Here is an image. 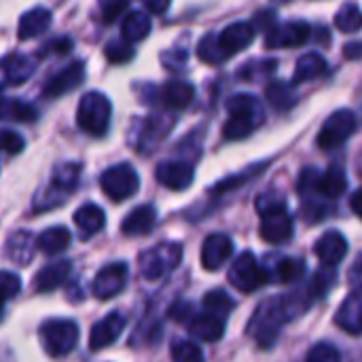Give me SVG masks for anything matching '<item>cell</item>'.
Masks as SVG:
<instances>
[{
    "label": "cell",
    "instance_id": "obj_1",
    "mask_svg": "<svg viewBox=\"0 0 362 362\" xmlns=\"http://www.w3.org/2000/svg\"><path fill=\"white\" fill-rule=\"evenodd\" d=\"M308 299H303L301 295H286L280 299H267L263 301L250 325H248V335L261 344L263 348H272V344L278 339L280 335V327L288 320H293L297 314H301L308 308Z\"/></svg>",
    "mask_w": 362,
    "mask_h": 362
},
{
    "label": "cell",
    "instance_id": "obj_2",
    "mask_svg": "<svg viewBox=\"0 0 362 362\" xmlns=\"http://www.w3.org/2000/svg\"><path fill=\"white\" fill-rule=\"evenodd\" d=\"M257 212L261 216V238L269 244H284L293 238V218L282 195L269 191L257 197Z\"/></svg>",
    "mask_w": 362,
    "mask_h": 362
},
{
    "label": "cell",
    "instance_id": "obj_3",
    "mask_svg": "<svg viewBox=\"0 0 362 362\" xmlns=\"http://www.w3.org/2000/svg\"><path fill=\"white\" fill-rule=\"evenodd\" d=\"M227 110H229V121L223 127V136L227 140H242L263 123V108L255 95L248 93L233 95L227 102Z\"/></svg>",
    "mask_w": 362,
    "mask_h": 362
},
{
    "label": "cell",
    "instance_id": "obj_4",
    "mask_svg": "<svg viewBox=\"0 0 362 362\" xmlns=\"http://www.w3.org/2000/svg\"><path fill=\"white\" fill-rule=\"evenodd\" d=\"M76 123L83 132L91 136H104L110 123V102L104 93L91 91L85 93L78 102Z\"/></svg>",
    "mask_w": 362,
    "mask_h": 362
},
{
    "label": "cell",
    "instance_id": "obj_5",
    "mask_svg": "<svg viewBox=\"0 0 362 362\" xmlns=\"http://www.w3.org/2000/svg\"><path fill=\"white\" fill-rule=\"evenodd\" d=\"M182 261V246L178 242H163L140 255V274L146 280H159L178 267Z\"/></svg>",
    "mask_w": 362,
    "mask_h": 362
},
{
    "label": "cell",
    "instance_id": "obj_6",
    "mask_svg": "<svg viewBox=\"0 0 362 362\" xmlns=\"http://www.w3.org/2000/svg\"><path fill=\"white\" fill-rule=\"evenodd\" d=\"M40 339H42V348L49 356L53 358H62L68 356L78 341V327L72 320H64V318H55V320H47L40 327Z\"/></svg>",
    "mask_w": 362,
    "mask_h": 362
},
{
    "label": "cell",
    "instance_id": "obj_7",
    "mask_svg": "<svg viewBox=\"0 0 362 362\" xmlns=\"http://www.w3.org/2000/svg\"><path fill=\"white\" fill-rule=\"evenodd\" d=\"M100 187H102L104 195L110 197L112 202H125L138 193L140 178L129 163H119V165L108 168L100 176Z\"/></svg>",
    "mask_w": 362,
    "mask_h": 362
},
{
    "label": "cell",
    "instance_id": "obj_8",
    "mask_svg": "<svg viewBox=\"0 0 362 362\" xmlns=\"http://www.w3.org/2000/svg\"><path fill=\"white\" fill-rule=\"evenodd\" d=\"M356 127H358V121H356V115L352 110H348V108L346 110H337L320 127L318 146L325 148V151L337 148L356 132Z\"/></svg>",
    "mask_w": 362,
    "mask_h": 362
},
{
    "label": "cell",
    "instance_id": "obj_9",
    "mask_svg": "<svg viewBox=\"0 0 362 362\" xmlns=\"http://www.w3.org/2000/svg\"><path fill=\"white\" fill-rule=\"evenodd\" d=\"M229 282L240 293H255L267 282V274L259 267L252 252H244L233 263V267L229 272Z\"/></svg>",
    "mask_w": 362,
    "mask_h": 362
},
{
    "label": "cell",
    "instance_id": "obj_10",
    "mask_svg": "<svg viewBox=\"0 0 362 362\" xmlns=\"http://www.w3.org/2000/svg\"><path fill=\"white\" fill-rule=\"evenodd\" d=\"M127 284V265L125 263H110L106 267H102L91 284L93 295L100 301H108L112 297H117Z\"/></svg>",
    "mask_w": 362,
    "mask_h": 362
},
{
    "label": "cell",
    "instance_id": "obj_11",
    "mask_svg": "<svg viewBox=\"0 0 362 362\" xmlns=\"http://www.w3.org/2000/svg\"><path fill=\"white\" fill-rule=\"evenodd\" d=\"M255 40V28L246 21H235L231 25H227L221 36H216V49L221 53L223 59L240 53L242 49H246L250 42Z\"/></svg>",
    "mask_w": 362,
    "mask_h": 362
},
{
    "label": "cell",
    "instance_id": "obj_12",
    "mask_svg": "<svg viewBox=\"0 0 362 362\" xmlns=\"http://www.w3.org/2000/svg\"><path fill=\"white\" fill-rule=\"evenodd\" d=\"M312 36V28L305 21H288L282 25H274L267 32L265 45L269 49H282V47H299L308 42Z\"/></svg>",
    "mask_w": 362,
    "mask_h": 362
},
{
    "label": "cell",
    "instance_id": "obj_13",
    "mask_svg": "<svg viewBox=\"0 0 362 362\" xmlns=\"http://www.w3.org/2000/svg\"><path fill=\"white\" fill-rule=\"evenodd\" d=\"M123 329H125V316L121 312L108 314L106 318H102L91 329V333H89V348L93 352H98V350H104V348L112 346L121 337Z\"/></svg>",
    "mask_w": 362,
    "mask_h": 362
},
{
    "label": "cell",
    "instance_id": "obj_14",
    "mask_svg": "<svg viewBox=\"0 0 362 362\" xmlns=\"http://www.w3.org/2000/svg\"><path fill=\"white\" fill-rule=\"evenodd\" d=\"M195 170L185 161H163L157 168V180L170 191H185L193 185Z\"/></svg>",
    "mask_w": 362,
    "mask_h": 362
},
{
    "label": "cell",
    "instance_id": "obj_15",
    "mask_svg": "<svg viewBox=\"0 0 362 362\" xmlns=\"http://www.w3.org/2000/svg\"><path fill=\"white\" fill-rule=\"evenodd\" d=\"M233 252V244L231 238H227L225 233H214L210 238H206L204 246H202V265L208 272H216L221 269L229 257Z\"/></svg>",
    "mask_w": 362,
    "mask_h": 362
},
{
    "label": "cell",
    "instance_id": "obj_16",
    "mask_svg": "<svg viewBox=\"0 0 362 362\" xmlns=\"http://www.w3.org/2000/svg\"><path fill=\"white\" fill-rule=\"evenodd\" d=\"M314 252H316V257L320 259L322 265L335 267V265L341 263L344 257L348 255V242H346V238H344L339 231H329V233H325V235L316 242Z\"/></svg>",
    "mask_w": 362,
    "mask_h": 362
},
{
    "label": "cell",
    "instance_id": "obj_17",
    "mask_svg": "<svg viewBox=\"0 0 362 362\" xmlns=\"http://www.w3.org/2000/svg\"><path fill=\"white\" fill-rule=\"evenodd\" d=\"M85 78V66L83 62H74L68 68H64L62 72H57L45 87V95L47 98H57L64 95L72 89H76Z\"/></svg>",
    "mask_w": 362,
    "mask_h": 362
},
{
    "label": "cell",
    "instance_id": "obj_18",
    "mask_svg": "<svg viewBox=\"0 0 362 362\" xmlns=\"http://www.w3.org/2000/svg\"><path fill=\"white\" fill-rule=\"evenodd\" d=\"M34 72V64L23 57V55H8L4 59H0V87H8V85H21L23 81H28Z\"/></svg>",
    "mask_w": 362,
    "mask_h": 362
},
{
    "label": "cell",
    "instance_id": "obj_19",
    "mask_svg": "<svg viewBox=\"0 0 362 362\" xmlns=\"http://www.w3.org/2000/svg\"><path fill=\"white\" fill-rule=\"evenodd\" d=\"M49 25H51V11L45 6H36L21 15L19 25H17V36L19 40H30L47 32Z\"/></svg>",
    "mask_w": 362,
    "mask_h": 362
},
{
    "label": "cell",
    "instance_id": "obj_20",
    "mask_svg": "<svg viewBox=\"0 0 362 362\" xmlns=\"http://www.w3.org/2000/svg\"><path fill=\"white\" fill-rule=\"evenodd\" d=\"M155 223H157V212H155V208H153V206H138V208H134V210L127 214V218H125L123 225H121V231H123L125 235H129V238H138V235L151 233L153 227H155Z\"/></svg>",
    "mask_w": 362,
    "mask_h": 362
},
{
    "label": "cell",
    "instance_id": "obj_21",
    "mask_svg": "<svg viewBox=\"0 0 362 362\" xmlns=\"http://www.w3.org/2000/svg\"><path fill=\"white\" fill-rule=\"evenodd\" d=\"M72 272V265L68 261H55L47 267H42L34 278V291L36 293H51L57 286H62Z\"/></svg>",
    "mask_w": 362,
    "mask_h": 362
},
{
    "label": "cell",
    "instance_id": "obj_22",
    "mask_svg": "<svg viewBox=\"0 0 362 362\" xmlns=\"http://www.w3.org/2000/svg\"><path fill=\"white\" fill-rule=\"evenodd\" d=\"M346 187H348L346 172L339 165H331L325 174H318L316 172V178H314L310 191H318L320 195L335 199V197H339L346 191Z\"/></svg>",
    "mask_w": 362,
    "mask_h": 362
},
{
    "label": "cell",
    "instance_id": "obj_23",
    "mask_svg": "<svg viewBox=\"0 0 362 362\" xmlns=\"http://www.w3.org/2000/svg\"><path fill=\"white\" fill-rule=\"evenodd\" d=\"M193 95H195L193 85H189L185 81H170L168 85H163L159 89L161 102L172 110H185L193 102Z\"/></svg>",
    "mask_w": 362,
    "mask_h": 362
},
{
    "label": "cell",
    "instance_id": "obj_24",
    "mask_svg": "<svg viewBox=\"0 0 362 362\" xmlns=\"http://www.w3.org/2000/svg\"><path fill=\"white\" fill-rule=\"evenodd\" d=\"M361 293L354 291V293L344 301V305L339 308V312H337V316H335V322H337L344 331H348V333H352V335H358V333H361Z\"/></svg>",
    "mask_w": 362,
    "mask_h": 362
},
{
    "label": "cell",
    "instance_id": "obj_25",
    "mask_svg": "<svg viewBox=\"0 0 362 362\" xmlns=\"http://www.w3.org/2000/svg\"><path fill=\"white\" fill-rule=\"evenodd\" d=\"M70 242H72V233H70L66 227H51V229L42 231V233L36 238L34 246H36L40 252L53 257V255L64 252V250L70 246Z\"/></svg>",
    "mask_w": 362,
    "mask_h": 362
},
{
    "label": "cell",
    "instance_id": "obj_26",
    "mask_svg": "<svg viewBox=\"0 0 362 362\" xmlns=\"http://www.w3.org/2000/svg\"><path fill=\"white\" fill-rule=\"evenodd\" d=\"M189 333L202 341L214 344L223 337L225 329H223V320H218L210 314H202V316H195L193 320H189Z\"/></svg>",
    "mask_w": 362,
    "mask_h": 362
},
{
    "label": "cell",
    "instance_id": "obj_27",
    "mask_svg": "<svg viewBox=\"0 0 362 362\" xmlns=\"http://www.w3.org/2000/svg\"><path fill=\"white\" fill-rule=\"evenodd\" d=\"M74 223H76V227L81 229V233L87 238V235L98 233V231L104 227L106 216H104V212H102L100 206H95V204H85V206H81V208L74 212Z\"/></svg>",
    "mask_w": 362,
    "mask_h": 362
},
{
    "label": "cell",
    "instance_id": "obj_28",
    "mask_svg": "<svg viewBox=\"0 0 362 362\" xmlns=\"http://www.w3.org/2000/svg\"><path fill=\"white\" fill-rule=\"evenodd\" d=\"M34 240L28 231H17L6 242V255L17 265H28L34 257Z\"/></svg>",
    "mask_w": 362,
    "mask_h": 362
},
{
    "label": "cell",
    "instance_id": "obj_29",
    "mask_svg": "<svg viewBox=\"0 0 362 362\" xmlns=\"http://www.w3.org/2000/svg\"><path fill=\"white\" fill-rule=\"evenodd\" d=\"M121 32H123V40L125 42H129V45L138 42V40L148 36V32H151V17L144 11H132L129 15H125Z\"/></svg>",
    "mask_w": 362,
    "mask_h": 362
},
{
    "label": "cell",
    "instance_id": "obj_30",
    "mask_svg": "<svg viewBox=\"0 0 362 362\" xmlns=\"http://www.w3.org/2000/svg\"><path fill=\"white\" fill-rule=\"evenodd\" d=\"M0 121H19V123H34L36 110L34 106L19 102L15 98H0Z\"/></svg>",
    "mask_w": 362,
    "mask_h": 362
},
{
    "label": "cell",
    "instance_id": "obj_31",
    "mask_svg": "<svg viewBox=\"0 0 362 362\" xmlns=\"http://www.w3.org/2000/svg\"><path fill=\"white\" fill-rule=\"evenodd\" d=\"M327 72V62L322 55L318 53H305L299 57L297 62V70H295V83H303L310 78H318Z\"/></svg>",
    "mask_w": 362,
    "mask_h": 362
},
{
    "label": "cell",
    "instance_id": "obj_32",
    "mask_svg": "<svg viewBox=\"0 0 362 362\" xmlns=\"http://www.w3.org/2000/svg\"><path fill=\"white\" fill-rule=\"evenodd\" d=\"M233 308H235V303H233V299L225 291H218L216 288V291H210L204 297V310H206V314H210V316H214L218 320H225L231 314Z\"/></svg>",
    "mask_w": 362,
    "mask_h": 362
},
{
    "label": "cell",
    "instance_id": "obj_33",
    "mask_svg": "<svg viewBox=\"0 0 362 362\" xmlns=\"http://www.w3.org/2000/svg\"><path fill=\"white\" fill-rule=\"evenodd\" d=\"M267 100H269V104H272L276 110H288V108L295 106L297 95H295V91H293V85L282 83V81H274V83L267 87Z\"/></svg>",
    "mask_w": 362,
    "mask_h": 362
},
{
    "label": "cell",
    "instance_id": "obj_34",
    "mask_svg": "<svg viewBox=\"0 0 362 362\" xmlns=\"http://www.w3.org/2000/svg\"><path fill=\"white\" fill-rule=\"evenodd\" d=\"M78 174H81V165L78 163H64V165L55 168L53 187L57 191H70L78 182Z\"/></svg>",
    "mask_w": 362,
    "mask_h": 362
},
{
    "label": "cell",
    "instance_id": "obj_35",
    "mask_svg": "<svg viewBox=\"0 0 362 362\" xmlns=\"http://www.w3.org/2000/svg\"><path fill=\"white\" fill-rule=\"evenodd\" d=\"M361 23L362 15L356 2H348L346 6H341L339 13H337V17H335V25L341 32H356L361 28Z\"/></svg>",
    "mask_w": 362,
    "mask_h": 362
},
{
    "label": "cell",
    "instance_id": "obj_36",
    "mask_svg": "<svg viewBox=\"0 0 362 362\" xmlns=\"http://www.w3.org/2000/svg\"><path fill=\"white\" fill-rule=\"evenodd\" d=\"M303 274H305V263L301 259H282L276 265V276L284 284H291V282L299 280Z\"/></svg>",
    "mask_w": 362,
    "mask_h": 362
},
{
    "label": "cell",
    "instance_id": "obj_37",
    "mask_svg": "<svg viewBox=\"0 0 362 362\" xmlns=\"http://www.w3.org/2000/svg\"><path fill=\"white\" fill-rule=\"evenodd\" d=\"M174 362H204V352L193 341H178L170 350Z\"/></svg>",
    "mask_w": 362,
    "mask_h": 362
},
{
    "label": "cell",
    "instance_id": "obj_38",
    "mask_svg": "<svg viewBox=\"0 0 362 362\" xmlns=\"http://www.w3.org/2000/svg\"><path fill=\"white\" fill-rule=\"evenodd\" d=\"M265 165H252L248 172H242V174H235V176H231V178H225V180H221L214 189H212V193H227V191H233V189H238L242 182H248L250 178H255L261 170H263Z\"/></svg>",
    "mask_w": 362,
    "mask_h": 362
},
{
    "label": "cell",
    "instance_id": "obj_39",
    "mask_svg": "<svg viewBox=\"0 0 362 362\" xmlns=\"http://www.w3.org/2000/svg\"><path fill=\"white\" fill-rule=\"evenodd\" d=\"M104 53H106L108 62H112V64H123V62H129L134 57V49L125 40H112V42H108Z\"/></svg>",
    "mask_w": 362,
    "mask_h": 362
},
{
    "label": "cell",
    "instance_id": "obj_40",
    "mask_svg": "<svg viewBox=\"0 0 362 362\" xmlns=\"http://www.w3.org/2000/svg\"><path fill=\"white\" fill-rule=\"evenodd\" d=\"M19 291H21L19 276H15L11 272H0V301H8V299L17 297Z\"/></svg>",
    "mask_w": 362,
    "mask_h": 362
},
{
    "label": "cell",
    "instance_id": "obj_41",
    "mask_svg": "<svg viewBox=\"0 0 362 362\" xmlns=\"http://www.w3.org/2000/svg\"><path fill=\"white\" fill-rule=\"evenodd\" d=\"M305 362H339V352L331 344H318L310 350Z\"/></svg>",
    "mask_w": 362,
    "mask_h": 362
},
{
    "label": "cell",
    "instance_id": "obj_42",
    "mask_svg": "<svg viewBox=\"0 0 362 362\" xmlns=\"http://www.w3.org/2000/svg\"><path fill=\"white\" fill-rule=\"evenodd\" d=\"M23 144L25 142H23V138L19 134H15L11 129H2L0 132V151H4L8 155H17V153L23 151Z\"/></svg>",
    "mask_w": 362,
    "mask_h": 362
},
{
    "label": "cell",
    "instance_id": "obj_43",
    "mask_svg": "<svg viewBox=\"0 0 362 362\" xmlns=\"http://www.w3.org/2000/svg\"><path fill=\"white\" fill-rule=\"evenodd\" d=\"M127 6H129V0H100L102 19H104L106 23H110V21H115L119 15H123Z\"/></svg>",
    "mask_w": 362,
    "mask_h": 362
},
{
    "label": "cell",
    "instance_id": "obj_44",
    "mask_svg": "<svg viewBox=\"0 0 362 362\" xmlns=\"http://www.w3.org/2000/svg\"><path fill=\"white\" fill-rule=\"evenodd\" d=\"M174 320H180V322H189V316H191V305H187V303H178L174 310H172V314H170Z\"/></svg>",
    "mask_w": 362,
    "mask_h": 362
},
{
    "label": "cell",
    "instance_id": "obj_45",
    "mask_svg": "<svg viewBox=\"0 0 362 362\" xmlns=\"http://www.w3.org/2000/svg\"><path fill=\"white\" fill-rule=\"evenodd\" d=\"M47 49L53 51V53H68V51L72 49V42H70L68 38H59V40H51V42L47 45Z\"/></svg>",
    "mask_w": 362,
    "mask_h": 362
},
{
    "label": "cell",
    "instance_id": "obj_46",
    "mask_svg": "<svg viewBox=\"0 0 362 362\" xmlns=\"http://www.w3.org/2000/svg\"><path fill=\"white\" fill-rule=\"evenodd\" d=\"M170 2L172 0H144V4L148 6V11H153V13H165L168 6H170Z\"/></svg>",
    "mask_w": 362,
    "mask_h": 362
},
{
    "label": "cell",
    "instance_id": "obj_47",
    "mask_svg": "<svg viewBox=\"0 0 362 362\" xmlns=\"http://www.w3.org/2000/svg\"><path fill=\"white\" fill-rule=\"evenodd\" d=\"M344 53H346L350 59H358V57H361V42H352V45H348Z\"/></svg>",
    "mask_w": 362,
    "mask_h": 362
},
{
    "label": "cell",
    "instance_id": "obj_48",
    "mask_svg": "<svg viewBox=\"0 0 362 362\" xmlns=\"http://www.w3.org/2000/svg\"><path fill=\"white\" fill-rule=\"evenodd\" d=\"M361 197H362V193L361 191H356L354 195H352V202H350V206H352V212L358 216L361 214V206H358V202H361Z\"/></svg>",
    "mask_w": 362,
    "mask_h": 362
},
{
    "label": "cell",
    "instance_id": "obj_49",
    "mask_svg": "<svg viewBox=\"0 0 362 362\" xmlns=\"http://www.w3.org/2000/svg\"><path fill=\"white\" fill-rule=\"evenodd\" d=\"M0 318H2V301H0Z\"/></svg>",
    "mask_w": 362,
    "mask_h": 362
}]
</instances>
